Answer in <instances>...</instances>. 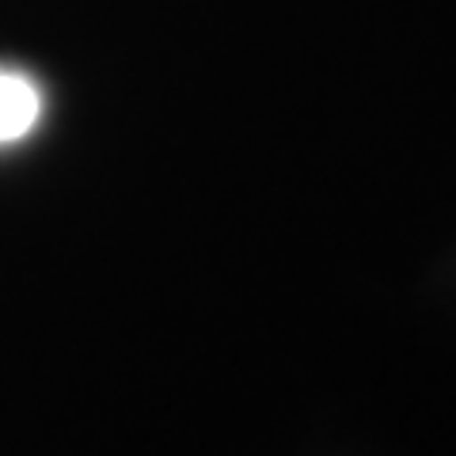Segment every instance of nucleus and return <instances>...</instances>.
Listing matches in <instances>:
<instances>
[{"mask_svg":"<svg viewBox=\"0 0 456 456\" xmlns=\"http://www.w3.org/2000/svg\"><path fill=\"white\" fill-rule=\"evenodd\" d=\"M42 114L38 88L27 77L0 73V145L20 141Z\"/></svg>","mask_w":456,"mask_h":456,"instance_id":"nucleus-1","label":"nucleus"}]
</instances>
